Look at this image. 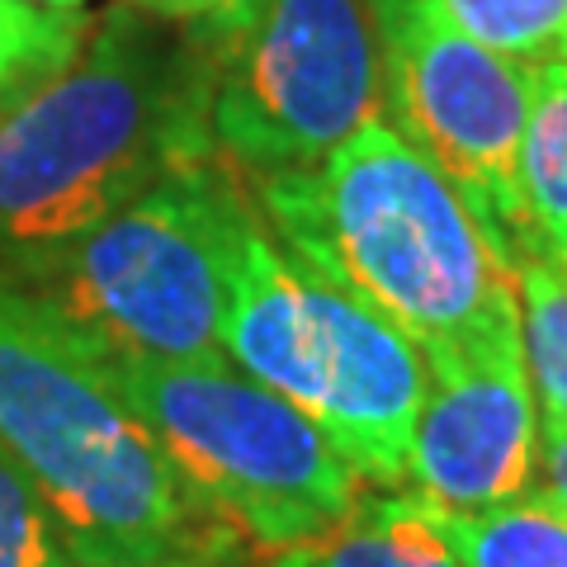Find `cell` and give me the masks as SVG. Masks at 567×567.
<instances>
[{"label":"cell","mask_w":567,"mask_h":567,"mask_svg":"<svg viewBox=\"0 0 567 567\" xmlns=\"http://www.w3.org/2000/svg\"><path fill=\"white\" fill-rule=\"evenodd\" d=\"M0 445L76 567H237L227 529L123 398L114 360L0 275Z\"/></svg>","instance_id":"cell-1"},{"label":"cell","mask_w":567,"mask_h":567,"mask_svg":"<svg viewBox=\"0 0 567 567\" xmlns=\"http://www.w3.org/2000/svg\"><path fill=\"white\" fill-rule=\"evenodd\" d=\"M256 204L303 270L393 317L425 360L520 331L516 270L393 123L369 118L317 166L265 175Z\"/></svg>","instance_id":"cell-2"},{"label":"cell","mask_w":567,"mask_h":567,"mask_svg":"<svg viewBox=\"0 0 567 567\" xmlns=\"http://www.w3.org/2000/svg\"><path fill=\"white\" fill-rule=\"evenodd\" d=\"M204 156L218 147L194 29L114 0L76 58L0 118V251L76 237Z\"/></svg>","instance_id":"cell-3"},{"label":"cell","mask_w":567,"mask_h":567,"mask_svg":"<svg viewBox=\"0 0 567 567\" xmlns=\"http://www.w3.org/2000/svg\"><path fill=\"white\" fill-rule=\"evenodd\" d=\"M256 223L260 208L223 156H204L76 237L0 251V275L104 354L213 360Z\"/></svg>","instance_id":"cell-4"},{"label":"cell","mask_w":567,"mask_h":567,"mask_svg":"<svg viewBox=\"0 0 567 567\" xmlns=\"http://www.w3.org/2000/svg\"><path fill=\"white\" fill-rule=\"evenodd\" d=\"M223 354L289 398L364 483H406L416 412L431 383L421 346L364 298L303 270L265 218L246 237Z\"/></svg>","instance_id":"cell-5"},{"label":"cell","mask_w":567,"mask_h":567,"mask_svg":"<svg viewBox=\"0 0 567 567\" xmlns=\"http://www.w3.org/2000/svg\"><path fill=\"white\" fill-rule=\"evenodd\" d=\"M110 360L123 398L162 440L171 464L246 548L275 554L312 539L360 502L364 477L331 440L227 354Z\"/></svg>","instance_id":"cell-6"},{"label":"cell","mask_w":567,"mask_h":567,"mask_svg":"<svg viewBox=\"0 0 567 567\" xmlns=\"http://www.w3.org/2000/svg\"><path fill=\"white\" fill-rule=\"evenodd\" d=\"M189 29L213 147L251 181L317 166L383 110L369 0H227Z\"/></svg>","instance_id":"cell-7"},{"label":"cell","mask_w":567,"mask_h":567,"mask_svg":"<svg viewBox=\"0 0 567 567\" xmlns=\"http://www.w3.org/2000/svg\"><path fill=\"white\" fill-rule=\"evenodd\" d=\"M393 128L464 194L492 246L516 260L539 251L520 194V137L535 66L468 39L435 0H369Z\"/></svg>","instance_id":"cell-8"},{"label":"cell","mask_w":567,"mask_h":567,"mask_svg":"<svg viewBox=\"0 0 567 567\" xmlns=\"http://www.w3.org/2000/svg\"><path fill=\"white\" fill-rule=\"evenodd\" d=\"M406 483L440 511H492L535 492L539 406L520 331L502 341L431 354Z\"/></svg>","instance_id":"cell-9"},{"label":"cell","mask_w":567,"mask_h":567,"mask_svg":"<svg viewBox=\"0 0 567 567\" xmlns=\"http://www.w3.org/2000/svg\"><path fill=\"white\" fill-rule=\"evenodd\" d=\"M260 567H464L445 539L440 506L421 492H360V502L322 535L298 539L275 554H260Z\"/></svg>","instance_id":"cell-10"},{"label":"cell","mask_w":567,"mask_h":567,"mask_svg":"<svg viewBox=\"0 0 567 567\" xmlns=\"http://www.w3.org/2000/svg\"><path fill=\"white\" fill-rule=\"evenodd\" d=\"M520 194L544 256L567 270V62L544 66L520 137Z\"/></svg>","instance_id":"cell-11"},{"label":"cell","mask_w":567,"mask_h":567,"mask_svg":"<svg viewBox=\"0 0 567 567\" xmlns=\"http://www.w3.org/2000/svg\"><path fill=\"white\" fill-rule=\"evenodd\" d=\"M440 525L464 567H567V516L535 492L492 511H440Z\"/></svg>","instance_id":"cell-12"},{"label":"cell","mask_w":567,"mask_h":567,"mask_svg":"<svg viewBox=\"0 0 567 567\" xmlns=\"http://www.w3.org/2000/svg\"><path fill=\"white\" fill-rule=\"evenodd\" d=\"M516 298H520V346L529 388L539 398V416L567 421V270L529 251L516 260Z\"/></svg>","instance_id":"cell-13"},{"label":"cell","mask_w":567,"mask_h":567,"mask_svg":"<svg viewBox=\"0 0 567 567\" xmlns=\"http://www.w3.org/2000/svg\"><path fill=\"white\" fill-rule=\"evenodd\" d=\"M91 29L85 10H39L0 0V118L76 58Z\"/></svg>","instance_id":"cell-14"},{"label":"cell","mask_w":567,"mask_h":567,"mask_svg":"<svg viewBox=\"0 0 567 567\" xmlns=\"http://www.w3.org/2000/svg\"><path fill=\"white\" fill-rule=\"evenodd\" d=\"M483 48L520 66L567 62V0H435Z\"/></svg>","instance_id":"cell-15"},{"label":"cell","mask_w":567,"mask_h":567,"mask_svg":"<svg viewBox=\"0 0 567 567\" xmlns=\"http://www.w3.org/2000/svg\"><path fill=\"white\" fill-rule=\"evenodd\" d=\"M0 567H76L48 506L0 445Z\"/></svg>","instance_id":"cell-16"},{"label":"cell","mask_w":567,"mask_h":567,"mask_svg":"<svg viewBox=\"0 0 567 567\" xmlns=\"http://www.w3.org/2000/svg\"><path fill=\"white\" fill-rule=\"evenodd\" d=\"M535 496H544L554 511L567 516V421L539 416V477Z\"/></svg>","instance_id":"cell-17"},{"label":"cell","mask_w":567,"mask_h":567,"mask_svg":"<svg viewBox=\"0 0 567 567\" xmlns=\"http://www.w3.org/2000/svg\"><path fill=\"white\" fill-rule=\"evenodd\" d=\"M123 6L152 14V20H166V24H194V20H204V14H213L218 6H227V0H123Z\"/></svg>","instance_id":"cell-18"},{"label":"cell","mask_w":567,"mask_h":567,"mask_svg":"<svg viewBox=\"0 0 567 567\" xmlns=\"http://www.w3.org/2000/svg\"><path fill=\"white\" fill-rule=\"evenodd\" d=\"M39 10H85V0H29Z\"/></svg>","instance_id":"cell-19"}]
</instances>
